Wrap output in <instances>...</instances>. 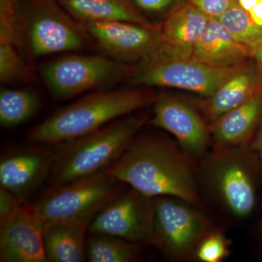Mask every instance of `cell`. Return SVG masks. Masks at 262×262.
<instances>
[{
    "instance_id": "cell-1",
    "label": "cell",
    "mask_w": 262,
    "mask_h": 262,
    "mask_svg": "<svg viewBox=\"0 0 262 262\" xmlns=\"http://www.w3.org/2000/svg\"><path fill=\"white\" fill-rule=\"evenodd\" d=\"M107 170L128 187L151 198L177 196L203 208L198 162L186 155L175 139L138 134Z\"/></svg>"
},
{
    "instance_id": "cell-5",
    "label": "cell",
    "mask_w": 262,
    "mask_h": 262,
    "mask_svg": "<svg viewBox=\"0 0 262 262\" xmlns=\"http://www.w3.org/2000/svg\"><path fill=\"white\" fill-rule=\"evenodd\" d=\"M17 38L26 58L80 52L92 42L56 0H18Z\"/></svg>"
},
{
    "instance_id": "cell-28",
    "label": "cell",
    "mask_w": 262,
    "mask_h": 262,
    "mask_svg": "<svg viewBox=\"0 0 262 262\" xmlns=\"http://www.w3.org/2000/svg\"><path fill=\"white\" fill-rule=\"evenodd\" d=\"M22 203L23 202L13 193L0 187V229L9 223Z\"/></svg>"
},
{
    "instance_id": "cell-23",
    "label": "cell",
    "mask_w": 262,
    "mask_h": 262,
    "mask_svg": "<svg viewBox=\"0 0 262 262\" xmlns=\"http://www.w3.org/2000/svg\"><path fill=\"white\" fill-rule=\"evenodd\" d=\"M239 43L253 52L262 42V27H258L246 10L236 3L218 18Z\"/></svg>"
},
{
    "instance_id": "cell-7",
    "label": "cell",
    "mask_w": 262,
    "mask_h": 262,
    "mask_svg": "<svg viewBox=\"0 0 262 262\" xmlns=\"http://www.w3.org/2000/svg\"><path fill=\"white\" fill-rule=\"evenodd\" d=\"M131 65L103 54L65 53L41 69L43 82L55 100L64 101L126 80Z\"/></svg>"
},
{
    "instance_id": "cell-18",
    "label": "cell",
    "mask_w": 262,
    "mask_h": 262,
    "mask_svg": "<svg viewBox=\"0 0 262 262\" xmlns=\"http://www.w3.org/2000/svg\"><path fill=\"white\" fill-rule=\"evenodd\" d=\"M209 20L192 3L182 5L160 25L164 46L172 54L190 58Z\"/></svg>"
},
{
    "instance_id": "cell-9",
    "label": "cell",
    "mask_w": 262,
    "mask_h": 262,
    "mask_svg": "<svg viewBox=\"0 0 262 262\" xmlns=\"http://www.w3.org/2000/svg\"><path fill=\"white\" fill-rule=\"evenodd\" d=\"M151 244L175 261L194 259L198 245L212 228L203 208L173 196L152 198Z\"/></svg>"
},
{
    "instance_id": "cell-33",
    "label": "cell",
    "mask_w": 262,
    "mask_h": 262,
    "mask_svg": "<svg viewBox=\"0 0 262 262\" xmlns=\"http://www.w3.org/2000/svg\"><path fill=\"white\" fill-rule=\"evenodd\" d=\"M261 2L262 0H237L239 6L246 12L249 11Z\"/></svg>"
},
{
    "instance_id": "cell-14",
    "label": "cell",
    "mask_w": 262,
    "mask_h": 262,
    "mask_svg": "<svg viewBox=\"0 0 262 262\" xmlns=\"http://www.w3.org/2000/svg\"><path fill=\"white\" fill-rule=\"evenodd\" d=\"M55 157L43 145L6 155L0 162V185L25 203L49 178Z\"/></svg>"
},
{
    "instance_id": "cell-17",
    "label": "cell",
    "mask_w": 262,
    "mask_h": 262,
    "mask_svg": "<svg viewBox=\"0 0 262 262\" xmlns=\"http://www.w3.org/2000/svg\"><path fill=\"white\" fill-rule=\"evenodd\" d=\"M250 57H252L251 51L218 18H210L190 58L212 67L227 68L244 64Z\"/></svg>"
},
{
    "instance_id": "cell-16",
    "label": "cell",
    "mask_w": 262,
    "mask_h": 262,
    "mask_svg": "<svg viewBox=\"0 0 262 262\" xmlns=\"http://www.w3.org/2000/svg\"><path fill=\"white\" fill-rule=\"evenodd\" d=\"M262 91V77L256 68L244 63L210 96L198 106L208 123L247 101Z\"/></svg>"
},
{
    "instance_id": "cell-21",
    "label": "cell",
    "mask_w": 262,
    "mask_h": 262,
    "mask_svg": "<svg viewBox=\"0 0 262 262\" xmlns=\"http://www.w3.org/2000/svg\"><path fill=\"white\" fill-rule=\"evenodd\" d=\"M141 245L113 234L89 230L86 258L90 262L138 261L141 258Z\"/></svg>"
},
{
    "instance_id": "cell-27",
    "label": "cell",
    "mask_w": 262,
    "mask_h": 262,
    "mask_svg": "<svg viewBox=\"0 0 262 262\" xmlns=\"http://www.w3.org/2000/svg\"><path fill=\"white\" fill-rule=\"evenodd\" d=\"M18 0H0V41L16 45Z\"/></svg>"
},
{
    "instance_id": "cell-11",
    "label": "cell",
    "mask_w": 262,
    "mask_h": 262,
    "mask_svg": "<svg viewBox=\"0 0 262 262\" xmlns=\"http://www.w3.org/2000/svg\"><path fill=\"white\" fill-rule=\"evenodd\" d=\"M150 123L167 131L189 158L198 162L211 148L209 123L196 105L169 94L157 95Z\"/></svg>"
},
{
    "instance_id": "cell-3",
    "label": "cell",
    "mask_w": 262,
    "mask_h": 262,
    "mask_svg": "<svg viewBox=\"0 0 262 262\" xmlns=\"http://www.w3.org/2000/svg\"><path fill=\"white\" fill-rule=\"evenodd\" d=\"M136 113L58 146L50 174V187L107 170L122 156L147 120V115Z\"/></svg>"
},
{
    "instance_id": "cell-4",
    "label": "cell",
    "mask_w": 262,
    "mask_h": 262,
    "mask_svg": "<svg viewBox=\"0 0 262 262\" xmlns=\"http://www.w3.org/2000/svg\"><path fill=\"white\" fill-rule=\"evenodd\" d=\"M256 158L250 145L208 150L198 162L200 190L233 218H248L257 199Z\"/></svg>"
},
{
    "instance_id": "cell-15",
    "label": "cell",
    "mask_w": 262,
    "mask_h": 262,
    "mask_svg": "<svg viewBox=\"0 0 262 262\" xmlns=\"http://www.w3.org/2000/svg\"><path fill=\"white\" fill-rule=\"evenodd\" d=\"M262 118V91L209 123L211 149L250 145Z\"/></svg>"
},
{
    "instance_id": "cell-29",
    "label": "cell",
    "mask_w": 262,
    "mask_h": 262,
    "mask_svg": "<svg viewBox=\"0 0 262 262\" xmlns=\"http://www.w3.org/2000/svg\"><path fill=\"white\" fill-rule=\"evenodd\" d=\"M237 3V0H191L194 6L209 18H219L227 10Z\"/></svg>"
},
{
    "instance_id": "cell-19",
    "label": "cell",
    "mask_w": 262,
    "mask_h": 262,
    "mask_svg": "<svg viewBox=\"0 0 262 262\" xmlns=\"http://www.w3.org/2000/svg\"><path fill=\"white\" fill-rule=\"evenodd\" d=\"M91 222V221H76L43 225L47 261H87L86 238Z\"/></svg>"
},
{
    "instance_id": "cell-12",
    "label": "cell",
    "mask_w": 262,
    "mask_h": 262,
    "mask_svg": "<svg viewBox=\"0 0 262 262\" xmlns=\"http://www.w3.org/2000/svg\"><path fill=\"white\" fill-rule=\"evenodd\" d=\"M152 230V198L130 187L103 207L89 226L91 232L139 244H151Z\"/></svg>"
},
{
    "instance_id": "cell-24",
    "label": "cell",
    "mask_w": 262,
    "mask_h": 262,
    "mask_svg": "<svg viewBox=\"0 0 262 262\" xmlns=\"http://www.w3.org/2000/svg\"><path fill=\"white\" fill-rule=\"evenodd\" d=\"M32 69L18 46L0 41V82L4 85L28 83L34 80Z\"/></svg>"
},
{
    "instance_id": "cell-26",
    "label": "cell",
    "mask_w": 262,
    "mask_h": 262,
    "mask_svg": "<svg viewBox=\"0 0 262 262\" xmlns=\"http://www.w3.org/2000/svg\"><path fill=\"white\" fill-rule=\"evenodd\" d=\"M230 254V241L222 231L213 227L198 245L194 259L201 262H222Z\"/></svg>"
},
{
    "instance_id": "cell-6",
    "label": "cell",
    "mask_w": 262,
    "mask_h": 262,
    "mask_svg": "<svg viewBox=\"0 0 262 262\" xmlns=\"http://www.w3.org/2000/svg\"><path fill=\"white\" fill-rule=\"evenodd\" d=\"M244 64L212 67L172 54L163 45L145 59L131 65L126 80L131 87L180 89L208 98Z\"/></svg>"
},
{
    "instance_id": "cell-32",
    "label": "cell",
    "mask_w": 262,
    "mask_h": 262,
    "mask_svg": "<svg viewBox=\"0 0 262 262\" xmlns=\"http://www.w3.org/2000/svg\"><path fill=\"white\" fill-rule=\"evenodd\" d=\"M252 57L256 61V67L262 77V42L253 52Z\"/></svg>"
},
{
    "instance_id": "cell-10",
    "label": "cell",
    "mask_w": 262,
    "mask_h": 262,
    "mask_svg": "<svg viewBox=\"0 0 262 262\" xmlns=\"http://www.w3.org/2000/svg\"><path fill=\"white\" fill-rule=\"evenodd\" d=\"M82 25L101 54L125 64H136L163 46L160 26L125 20Z\"/></svg>"
},
{
    "instance_id": "cell-22",
    "label": "cell",
    "mask_w": 262,
    "mask_h": 262,
    "mask_svg": "<svg viewBox=\"0 0 262 262\" xmlns=\"http://www.w3.org/2000/svg\"><path fill=\"white\" fill-rule=\"evenodd\" d=\"M40 105V98L29 88H10L0 90V125L13 128L22 125L35 115Z\"/></svg>"
},
{
    "instance_id": "cell-8",
    "label": "cell",
    "mask_w": 262,
    "mask_h": 262,
    "mask_svg": "<svg viewBox=\"0 0 262 262\" xmlns=\"http://www.w3.org/2000/svg\"><path fill=\"white\" fill-rule=\"evenodd\" d=\"M128 186L107 170L49 187L32 203L43 225L58 222L92 221L98 212Z\"/></svg>"
},
{
    "instance_id": "cell-13",
    "label": "cell",
    "mask_w": 262,
    "mask_h": 262,
    "mask_svg": "<svg viewBox=\"0 0 262 262\" xmlns=\"http://www.w3.org/2000/svg\"><path fill=\"white\" fill-rule=\"evenodd\" d=\"M0 261H48L43 223L32 203H22L9 223L0 229Z\"/></svg>"
},
{
    "instance_id": "cell-31",
    "label": "cell",
    "mask_w": 262,
    "mask_h": 262,
    "mask_svg": "<svg viewBox=\"0 0 262 262\" xmlns=\"http://www.w3.org/2000/svg\"><path fill=\"white\" fill-rule=\"evenodd\" d=\"M253 22L262 27V2L247 12Z\"/></svg>"
},
{
    "instance_id": "cell-2",
    "label": "cell",
    "mask_w": 262,
    "mask_h": 262,
    "mask_svg": "<svg viewBox=\"0 0 262 262\" xmlns=\"http://www.w3.org/2000/svg\"><path fill=\"white\" fill-rule=\"evenodd\" d=\"M156 97L149 88L94 91L32 127L27 140L35 145L61 146L153 104Z\"/></svg>"
},
{
    "instance_id": "cell-30",
    "label": "cell",
    "mask_w": 262,
    "mask_h": 262,
    "mask_svg": "<svg viewBox=\"0 0 262 262\" xmlns=\"http://www.w3.org/2000/svg\"><path fill=\"white\" fill-rule=\"evenodd\" d=\"M251 149L257 155L258 159L262 163V125L258 130L256 137L251 144H250Z\"/></svg>"
},
{
    "instance_id": "cell-25",
    "label": "cell",
    "mask_w": 262,
    "mask_h": 262,
    "mask_svg": "<svg viewBox=\"0 0 262 262\" xmlns=\"http://www.w3.org/2000/svg\"><path fill=\"white\" fill-rule=\"evenodd\" d=\"M146 24L160 26L169 15L191 0H127Z\"/></svg>"
},
{
    "instance_id": "cell-20",
    "label": "cell",
    "mask_w": 262,
    "mask_h": 262,
    "mask_svg": "<svg viewBox=\"0 0 262 262\" xmlns=\"http://www.w3.org/2000/svg\"><path fill=\"white\" fill-rule=\"evenodd\" d=\"M75 20L82 24L125 20L146 24L127 0H56Z\"/></svg>"
}]
</instances>
